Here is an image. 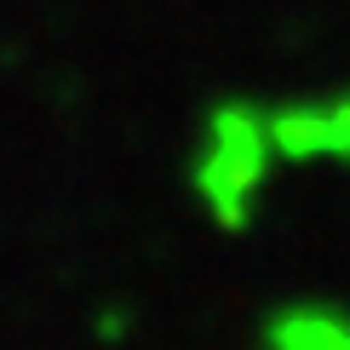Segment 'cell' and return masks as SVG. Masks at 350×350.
<instances>
[{"label": "cell", "mask_w": 350, "mask_h": 350, "mask_svg": "<svg viewBox=\"0 0 350 350\" xmlns=\"http://www.w3.org/2000/svg\"><path fill=\"white\" fill-rule=\"evenodd\" d=\"M350 327L327 310H293L282 327H275V350H345Z\"/></svg>", "instance_id": "cell-1"}]
</instances>
